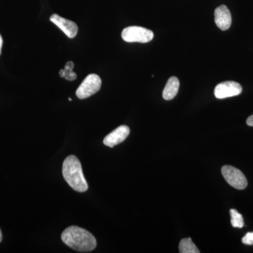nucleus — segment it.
Returning <instances> with one entry per match:
<instances>
[{
  "instance_id": "obj_4",
  "label": "nucleus",
  "mask_w": 253,
  "mask_h": 253,
  "mask_svg": "<svg viewBox=\"0 0 253 253\" xmlns=\"http://www.w3.org/2000/svg\"><path fill=\"white\" fill-rule=\"evenodd\" d=\"M101 78L96 74H89L81 83L76 91V96L80 99H84L90 97L96 94L101 89Z\"/></svg>"
},
{
  "instance_id": "obj_13",
  "label": "nucleus",
  "mask_w": 253,
  "mask_h": 253,
  "mask_svg": "<svg viewBox=\"0 0 253 253\" xmlns=\"http://www.w3.org/2000/svg\"><path fill=\"white\" fill-rule=\"evenodd\" d=\"M231 225L235 228H242L244 226V217L235 209L230 210Z\"/></svg>"
},
{
  "instance_id": "obj_8",
  "label": "nucleus",
  "mask_w": 253,
  "mask_h": 253,
  "mask_svg": "<svg viewBox=\"0 0 253 253\" xmlns=\"http://www.w3.org/2000/svg\"><path fill=\"white\" fill-rule=\"evenodd\" d=\"M130 133L129 126H121L111 131L104 139V144L110 148H113L116 145L122 143L126 139Z\"/></svg>"
},
{
  "instance_id": "obj_16",
  "label": "nucleus",
  "mask_w": 253,
  "mask_h": 253,
  "mask_svg": "<svg viewBox=\"0 0 253 253\" xmlns=\"http://www.w3.org/2000/svg\"><path fill=\"white\" fill-rule=\"evenodd\" d=\"M3 40L1 38V35H0V55H1V47H2Z\"/></svg>"
},
{
  "instance_id": "obj_6",
  "label": "nucleus",
  "mask_w": 253,
  "mask_h": 253,
  "mask_svg": "<svg viewBox=\"0 0 253 253\" xmlns=\"http://www.w3.org/2000/svg\"><path fill=\"white\" fill-rule=\"evenodd\" d=\"M242 86L234 81H226L219 83L214 89V96L217 99H225L238 96L242 92Z\"/></svg>"
},
{
  "instance_id": "obj_15",
  "label": "nucleus",
  "mask_w": 253,
  "mask_h": 253,
  "mask_svg": "<svg viewBox=\"0 0 253 253\" xmlns=\"http://www.w3.org/2000/svg\"><path fill=\"white\" fill-rule=\"evenodd\" d=\"M246 123H247L248 126H253V115L248 118Z\"/></svg>"
},
{
  "instance_id": "obj_18",
  "label": "nucleus",
  "mask_w": 253,
  "mask_h": 253,
  "mask_svg": "<svg viewBox=\"0 0 253 253\" xmlns=\"http://www.w3.org/2000/svg\"><path fill=\"white\" fill-rule=\"evenodd\" d=\"M68 100H69L70 101H72V99H71V98H68Z\"/></svg>"
},
{
  "instance_id": "obj_9",
  "label": "nucleus",
  "mask_w": 253,
  "mask_h": 253,
  "mask_svg": "<svg viewBox=\"0 0 253 253\" xmlns=\"http://www.w3.org/2000/svg\"><path fill=\"white\" fill-rule=\"evenodd\" d=\"M214 21L221 31H226L231 27L232 18L230 11L225 5L218 6L214 11Z\"/></svg>"
},
{
  "instance_id": "obj_10",
  "label": "nucleus",
  "mask_w": 253,
  "mask_h": 253,
  "mask_svg": "<svg viewBox=\"0 0 253 253\" xmlns=\"http://www.w3.org/2000/svg\"><path fill=\"white\" fill-rule=\"evenodd\" d=\"M179 88V81L177 78H169L166 84V87L163 89V97L165 100H172L177 94Z\"/></svg>"
},
{
  "instance_id": "obj_2",
  "label": "nucleus",
  "mask_w": 253,
  "mask_h": 253,
  "mask_svg": "<svg viewBox=\"0 0 253 253\" xmlns=\"http://www.w3.org/2000/svg\"><path fill=\"white\" fill-rule=\"evenodd\" d=\"M62 173L65 180L73 190L80 193L87 191L89 186L83 174L81 161L76 156L71 155L65 159Z\"/></svg>"
},
{
  "instance_id": "obj_17",
  "label": "nucleus",
  "mask_w": 253,
  "mask_h": 253,
  "mask_svg": "<svg viewBox=\"0 0 253 253\" xmlns=\"http://www.w3.org/2000/svg\"><path fill=\"white\" fill-rule=\"evenodd\" d=\"M1 240H2V234H1V231L0 229V243H1Z\"/></svg>"
},
{
  "instance_id": "obj_11",
  "label": "nucleus",
  "mask_w": 253,
  "mask_h": 253,
  "mask_svg": "<svg viewBox=\"0 0 253 253\" xmlns=\"http://www.w3.org/2000/svg\"><path fill=\"white\" fill-rule=\"evenodd\" d=\"M179 252L181 253H199V250L194 244L191 238L183 239L179 243Z\"/></svg>"
},
{
  "instance_id": "obj_3",
  "label": "nucleus",
  "mask_w": 253,
  "mask_h": 253,
  "mask_svg": "<svg viewBox=\"0 0 253 253\" xmlns=\"http://www.w3.org/2000/svg\"><path fill=\"white\" fill-rule=\"evenodd\" d=\"M154 37V33L151 30L139 26H129L122 32L123 41L126 42H149Z\"/></svg>"
},
{
  "instance_id": "obj_5",
  "label": "nucleus",
  "mask_w": 253,
  "mask_h": 253,
  "mask_svg": "<svg viewBox=\"0 0 253 253\" xmlns=\"http://www.w3.org/2000/svg\"><path fill=\"white\" fill-rule=\"evenodd\" d=\"M221 174L228 184L236 189L243 190L248 186V181L244 173L231 166L221 168Z\"/></svg>"
},
{
  "instance_id": "obj_14",
  "label": "nucleus",
  "mask_w": 253,
  "mask_h": 253,
  "mask_svg": "<svg viewBox=\"0 0 253 253\" xmlns=\"http://www.w3.org/2000/svg\"><path fill=\"white\" fill-rule=\"evenodd\" d=\"M242 243L245 245L253 246V231L246 234V235L242 239Z\"/></svg>"
},
{
  "instance_id": "obj_7",
  "label": "nucleus",
  "mask_w": 253,
  "mask_h": 253,
  "mask_svg": "<svg viewBox=\"0 0 253 253\" xmlns=\"http://www.w3.org/2000/svg\"><path fill=\"white\" fill-rule=\"evenodd\" d=\"M49 19L51 22L57 26L68 38L72 39L77 36L78 27L77 24L73 21L61 17L56 14L51 15Z\"/></svg>"
},
{
  "instance_id": "obj_12",
  "label": "nucleus",
  "mask_w": 253,
  "mask_h": 253,
  "mask_svg": "<svg viewBox=\"0 0 253 253\" xmlns=\"http://www.w3.org/2000/svg\"><path fill=\"white\" fill-rule=\"evenodd\" d=\"M73 68H74V63L73 61H68L66 63L64 69H61L59 71V76L67 81H75L77 78V75L76 73L73 72Z\"/></svg>"
},
{
  "instance_id": "obj_1",
  "label": "nucleus",
  "mask_w": 253,
  "mask_h": 253,
  "mask_svg": "<svg viewBox=\"0 0 253 253\" xmlns=\"http://www.w3.org/2000/svg\"><path fill=\"white\" fill-rule=\"evenodd\" d=\"M61 239L68 247L78 252H91L96 247L94 236L79 226H71L66 228L61 234Z\"/></svg>"
}]
</instances>
